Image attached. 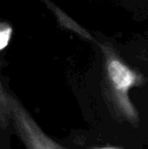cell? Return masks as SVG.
Returning <instances> with one entry per match:
<instances>
[{"mask_svg":"<svg viewBox=\"0 0 148 149\" xmlns=\"http://www.w3.org/2000/svg\"><path fill=\"white\" fill-rule=\"evenodd\" d=\"M106 70L109 100L113 109L129 123L137 125L138 113L129 98V90L140 82V76L117 58H108Z\"/></svg>","mask_w":148,"mask_h":149,"instance_id":"obj_1","label":"cell"},{"mask_svg":"<svg viewBox=\"0 0 148 149\" xmlns=\"http://www.w3.org/2000/svg\"><path fill=\"white\" fill-rule=\"evenodd\" d=\"M12 126L14 134L24 149H66L41 129L26 107L14 94H10Z\"/></svg>","mask_w":148,"mask_h":149,"instance_id":"obj_2","label":"cell"},{"mask_svg":"<svg viewBox=\"0 0 148 149\" xmlns=\"http://www.w3.org/2000/svg\"><path fill=\"white\" fill-rule=\"evenodd\" d=\"M10 94L0 80V146L9 144V139L13 131Z\"/></svg>","mask_w":148,"mask_h":149,"instance_id":"obj_3","label":"cell"},{"mask_svg":"<svg viewBox=\"0 0 148 149\" xmlns=\"http://www.w3.org/2000/svg\"><path fill=\"white\" fill-rule=\"evenodd\" d=\"M11 37V28L8 24H0V50L7 46Z\"/></svg>","mask_w":148,"mask_h":149,"instance_id":"obj_4","label":"cell"},{"mask_svg":"<svg viewBox=\"0 0 148 149\" xmlns=\"http://www.w3.org/2000/svg\"><path fill=\"white\" fill-rule=\"evenodd\" d=\"M0 149H11V147H10V145H9V144H7V145L0 146Z\"/></svg>","mask_w":148,"mask_h":149,"instance_id":"obj_5","label":"cell"},{"mask_svg":"<svg viewBox=\"0 0 148 149\" xmlns=\"http://www.w3.org/2000/svg\"><path fill=\"white\" fill-rule=\"evenodd\" d=\"M94 149H118V148H113V147H101V148H94Z\"/></svg>","mask_w":148,"mask_h":149,"instance_id":"obj_6","label":"cell"}]
</instances>
